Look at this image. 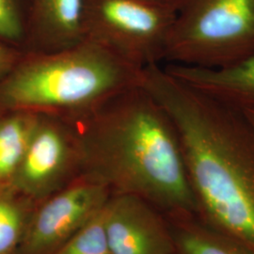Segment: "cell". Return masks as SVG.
<instances>
[{"mask_svg": "<svg viewBox=\"0 0 254 254\" xmlns=\"http://www.w3.org/2000/svg\"><path fill=\"white\" fill-rule=\"evenodd\" d=\"M148 3L154 4L166 9H172L177 12L187 0H143Z\"/></svg>", "mask_w": 254, "mask_h": 254, "instance_id": "17", "label": "cell"}, {"mask_svg": "<svg viewBox=\"0 0 254 254\" xmlns=\"http://www.w3.org/2000/svg\"><path fill=\"white\" fill-rule=\"evenodd\" d=\"M253 53L254 0H187L176 12L163 64L219 68Z\"/></svg>", "mask_w": 254, "mask_h": 254, "instance_id": "4", "label": "cell"}, {"mask_svg": "<svg viewBox=\"0 0 254 254\" xmlns=\"http://www.w3.org/2000/svg\"><path fill=\"white\" fill-rule=\"evenodd\" d=\"M178 80L242 112L254 110V53L219 68L163 64Z\"/></svg>", "mask_w": 254, "mask_h": 254, "instance_id": "9", "label": "cell"}, {"mask_svg": "<svg viewBox=\"0 0 254 254\" xmlns=\"http://www.w3.org/2000/svg\"><path fill=\"white\" fill-rule=\"evenodd\" d=\"M31 0H0V42L24 52Z\"/></svg>", "mask_w": 254, "mask_h": 254, "instance_id": "14", "label": "cell"}, {"mask_svg": "<svg viewBox=\"0 0 254 254\" xmlns=\"http://www.w3.org/2000/svg\"><path fill=\"white\" fill-rule=\"evenodd\" d=\"M103 214L112 254H175L167 218L147 200L111 194Z\"/></svg>", "mask_w": 254, "mask_h": 254, "instance_id": "8", "label": "cell"}, {"mask_svg": "<svg viewBox=\"0 0 254 254\" xmlns=\"http://www.w3.org/2000/svg\"><path fill=\"white\" fill-rule=\"evenodd\" d=\"M246 116L249 118V120L254 125V110H248L244 111Z\"/></svg>", "mask_w": 254, "mask_h": 254, "instance_id": "18", "label": "cell"}, {"mask_svg": "<svg viewBox=\"0 0 254 254\" xmlns=\"http://www.w3.org/2000/svg\"><path fill=\"white\" fill-rule=\"evenodd\" d=\"M103 208L56 254H112L104 223Z\"/></svg>", "mask_w": 254, "mask_h": 254, "instance_id": "15", "label": "cell"}, {"mask_svg": "<svg viewBox=\"0 0 254 254\" xmlns=\"http://www.w3.org/2000/svg\"><path fill=\"white\" fill-rule=\"evenodd\" d=\"M73 120L81 148V176L111 194L147 200L166 218H198L173 120L140 84Z\"/></svg>", "mask_w": 254, "mask_h": 254, "instance_id": "2", "label": "cell"}, {"mask_svg": "<svg viewBox=\"0 0 254 254\" xmlns=\"http://www.w3.org/2000/svg\"><path fill=\"white\" fill-rule=\"evenodd\" d=\"M0 188H1V187H0Z\"/></svg>", "mask_w": 254, "mask_h": 254, "instance_id": "19", "label": "cell"}, {"mask_svg": "<svg viewBox=\"0 0 254 254\" xmlns=\"http://www.w3.org/2000/svg\"><path fill=\"white\" fill-rule=\"evenodd\" d=\"M175 16L143 0H83V37L140 69L162 65Z\"/></svg>", "mask_w": 254, "mask_h": 254, "instance_id": "5", "label": "cell"}, {"mask_svg": "<svg viewBox=\"0 0 254 254\" xmlns=\"http://www.w3.org/2000/svg\"><path fill=\"white\" fill-rule=\"evenodd\" d=\"M83 0H31L24 52L50 53L84 41Z\"/></svg>", "mask_w": 254, "mask_h": 254, "instance_id": "10", "label": "cell"}, {"mask_svg": "<svg viewBox=\"0 0 254 254\" xmlns=\"http://www.w3.org/2000/svg\"><path fill=\"white\" fill-rule=\"evenodd\" d=\"M81 176V148L73 119L40 114L10 185L39 202Z\"/></svg>", "mask_w": 254, "mask_h": 254, "instance_id": "6", "label": "cell"}, {"mask_svg": "<svg viewBox=\"0 0 254 254\" xmlns=\"http://www.w3.org/2000/svg\"><path fill=\"white\" fill-rule=\"evenodd\" d=\"M143 69L89 41L50 53L23 52L0 79V112L81 118L140 84Z\"/></svg>", "mask_w": 254, "mask_h": 254, "instance_id": "3", "label": "cell"}, {"mask_svg": "<svg viewBox=\"0 0 254 254\" xmlns=\"http://www.w3.org/2000/svg\"><path fill=\"white\" fill-rule=\"evenodd\" d=\"M38 114L0 112V187L9 186L34 132Z\"/></svg>", "mask_w": 254, "mask_h": 254, "instance_id": "12", "label": "cell"}, {"mask_svg": "<svg viewBox=\"0 0 254 254\" xmlns=\"http://www.w3.org/2000/svg\"><path fill=\"white\" fill-rule=\"evenodd\" d=\"M22 54L18 49L0 42V79L9 73Z\"/></svg>", "mask_w": 254, "mask_h": 254, "instance_id": "16", "label": "cell"}, {"mask_svg": "<svg viewBox=\"0 0 254 254\" xmlns=\"http://www.w3.org/2000/svg\"><path fill=\"white\" fill-rule=\"evenodd\" d=\"M140 85L173 120L198 218L254 253V125L244 112L145 67Z\"/></svg>", "mask_w": 254, "mask_h": 254, "instance_id": "1", "label": "cell"}, {"mask_svg": "<svg viewBox=\"0 0 254 254\" xmlns=\"http://www.w3.org/2000/svg\"><path fill=\"white\" fill-rule=\"evenodd\" d=\"M175 254H254L253 251L204 224L197 217L167 218Z\"/></svg>", "mask_w": 254, "mask_h": 254, "instance_id": "11", "label": "cell"}, {"mask_svg": "<svg viewBox=\"0 0 254 254\" xmlns=\"http://www.w3.org/2000/svg\"><path fill=\"white\" fill-rule=\"evenodd\" d=\"M36 203L11 185L0 188V254H16Z\"/></svg>", "mask_w": 254, "mask_h": 254, "instance_id": "13", "label": "cell"}, {"mask_svg": "<svg viewBox=\"0 0 254 254\" xmlns=\"http://www.w3.org/2000/svg\"><path fill=\"white\" fill-rule=\"evenodd\" d=\"M108 188L80 176L37 202L16 254H56L109 200Z\"/></svg>", "mask_w": 254, "mask_h": 254, "instance_id": "7", "label": "cell"}]
</instances>
